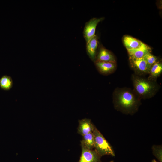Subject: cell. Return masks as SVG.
<instances>
[{
    "mask_svg": "<svg viewBox=\"0 0 162 162\" xmlns=\"http://www.w3.org/2000/svg\"><path fill=\"white\" fill-rule=\"evenodd\" d=\"M105 62L115 63L113 55L107 50L102 48L97 54L96 62Z\"/></svg>",
    "mask_w": 162,
    "mask_h": 162,
    "instance_id": "11",
    "label": "cell"
},
{
    "mask_svg": "<svg viewBox=\"0 0 162 162\" xmlns=\"http://www.w3.org/2000/svg\"><path fill=\"white\" fill-rule=\"evenodd\" d=\"M77 128L78 133L83 136L90 133L93 132L94 125L91 119L85 118L79 120Z\"/></svg>",
    "mask_w": 162,
    "mask_h": 162,
    "instance_id": "7",
    "label": "cell"
},
{
    "mask_svg": "<svg viewBox=\"0 0 162 162\" xmlns=\"http://www.w3.org/2000/svg\"><path fill=\"white\" fill-rule=\"evenodd\" d=\"M143 57L148 64L151 67L157 62L156 57L152 55L150 52L147 53Z\"/></svg>",
    "mask_w": 162,
    "mask_h": 162,
    "instance_id": "17",
    "label": "cell"
},
{
    "mask_svg": "<svg viewBox=\"0 0 162 162\" xmlns=\"http://www.w3.org/2000/svg\"><path fill=\"white\" fill-rule=\"evenodd\" d=\"M152 162H158L154 159H153L152 160Z\"/></svg>",
    "mask_w": 162,
    "mask_h": 162,
    "instance_id": "18",
    "label": "cell"
},
{
    "mask_svg": "<svg viewBox=\"0 0 162 162\" xmlns=\"http://www.w3.org/2000/svg\"><path fill=\"white\" fill-rule=\"evenodd\" d=\"M113 102L116 109L127 114L136 112L139 106V97L127 88L117 89L114 92Z\"/></svg>",
    "mask_w": 162,
    "mask_h": 162,
    "instance_id": "1",
    "label": "cell"
},
{
    "mask_svg": "<svg viewBox=\"0 0 162 162\" xmlns=\"http://www.w3.org/2000/svg\"><path fill=\"white\" fill-rule=\"evenodd\" d=\"M130 58H138L143 57L148 53L150 52L151 49L147 45L142 43L139 47L128 50Z\"/></svg>",
    "mask_w": 162,
    "mask_h": 162,
    "instance_id": "8",
    "label": "cell"
},
{
    "mask_svg": "<svg viewBox=\"0 0 162 162\" xmlns=\"http://www.w3.org/2000/svg\"><path fill=\"white\" fill-rule=\"evenodd\" d=\"M114 162L113 160H111V161H110L109 162Z\"/></svg>",
    "mask_w": 162,
    "mask_h": 162,
    "instance_id": "19",
    "label": "cell"
},
{
    "mask_svg": "<svg viewBox=\"0 0 162 162\" xmlns=\"http://www.w3.org/2000/svg\"><path fill=\"white\" fill-rule=\"evenodd\" d=\"M81 147V154L78 162H101V156L95 150H90Z\"/></svg>",
    "mask_w": 162,
    "mask_h": 162,
    "instance_id": "5",
    "label": "cell"
},
{
    "mask_svg": "<svg viewBox=\"0 0 162 162\" xmlns=\"http://www.w3.org/2000/svg\"><path fill=\"white\" fill-rule=\"evenodd\" d=\"M104 18H92L86 24L83 30V35L86 43L95 35L96 26L98 24L103 20Z\"/></svg>",
    "mask_w": 162,
    "mask_h": 162,
    "instance_id": "4",
    "label": "cell"
},
{
    "mask_svg": "<svg viewBox=\"0 0 162 162\" xmlns=\"http://www.w3.org/2000/svg\"><path fill=\"white\" fill-rule=\"evenodd\" d=\"M123 41L127 50L137 48L140 46L142 43L140 40L129 36H125Z\"/></svg>",
    "mask_w": 162,
    "mask_h": 162,
    "instance_id": "12",
    "label": "cell"
},
{
    "mask_svg": "<svg viewBox=\"0 0 162 162\" xmlns=\"http://www.w3.org/2000/svg\"><path fill=\"white\" fill-rule=\"evenodd\" d=\"M95 64L98 70L101 74L107 75L113 71L116 68L115 63L105 62H96Z\"/></svg>",
    "mask_w": 162,
    "mask_h": 162,
    "instance_id": "10",
    "label": "cell"
},
{
    "mask_svg": "<svg viewBox=\"0 0 162 162\" xmlns=\"http://www.w3.org/2000/svg\"><path fill=\"white\" fill-rule=\"evenodd\" d=\"M162 72V64L157 62L151 67L149 74L151 78H156L158 77Z\"/></svg>",
    "mask_w": 162,
    "mask_h": 162,
    "instance_id": "15",
    "label": "cell"
},
{
    "mask_svg": "<svg viewBox=\"0 0 162 162\" xmlns=\"http://www.w3.org/2000/svg\"><path fill=\"white\" fill-rule=\"evenodd\" d=\"M82 136V139L81 141V146L90 150H92L94 148V140L93 132Z\"/></svg>",
    "mask_w": 162,
    "mask_h": 162,
    "instance_id": "13",
    "label": "cell"
},
{
    "mask_svg": "<svg viewBox=\"0 0 162 162\" xmlns=\"http://www.w3.org/2000/svg\"><path fill=\"white\" fill-rule=\"evenodd\" d=\"M132 66L139 74H149L151 66L149 65L144 57L134 58H130Z\"/></svg>",
    "mask_w": 162,
    "mask_h": 162,
    "instance_id": "6",
    "label": "cell"
},
{
    "mask_svg": "<svg viewBox=\"0 0 162 162\" xmlns=\"http://www.w3.org/2000/svg\"><path fill=\"white\" fill-rule=\"evenodd\" d=\"M133 82L135 92L139 98H151L158 89V85L154 82L139 76H134Z\"/></svg>",
    "mask_w": 162,
    "mask_h": 162,
    "instance_id": "2",
    "label": "cell"
},
{
    "mask_svg": "<svg viewBox=\"0 0 162 162\" xmlns=\"http://www.w3.org/2000/svg\"><path fill=\"white\" fill-rule=\"evenodd\" d=\"M98 39L95 35L86 43V51L88 55L93 61L96 62Z\"/></svg>",
    "mask_w": 162,
    "mask_h": 162,
    "instance_id": "9",
    "label": "cell"
},
{
    "mask_svg": "<svg viewBox=\"0 0 162 162\" xmlns=\"http://www.w3.org/2000/svg\"><path fill=\"white\" fill-rule=\"evenodd\" d=\"M13 84L12 79L9 76L4 75L0 79V88L3 90H10L12 88Z\"/></svg>",
    "mask_w": 162,
    "mask_h": 162,
    "instance_id": "14",
    "label": "cell"
},
{
    "mask_svg": "<svg viewBox=\"0 0 162 162\" xmlns=\"http://www.w3.org/2000/svg\"><path fill=\"white\" fill-rule=\"evenodd\" d=\"M153 154L160 162H162V146L154 145L152 147Z\"/></svg>",
    "mask_w": 162,
    "mask_h": 162,
    "instance_id": "16",
    "label": "cell"
},
{
    "mask_svg": "<svg viewBox=\"0 0 162 162\" xmlns=\"http://www.w3.org/2000/svg\"><path fill=\"white\" fill-rule=\"evenodd\" d=\"M94 140V150L101 157L105 155L115 156L113 149L103 135L94 126L93 131Z\"/></svg>",
    "mask_w": 162,
    "mask_h": 162,
    "instance_id": "3",
    "label": "cell"
}]
</instances>
